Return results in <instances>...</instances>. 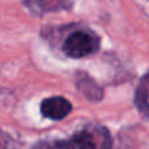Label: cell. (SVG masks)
Wrapping results in <instances>:
<instances>
[{"instance_id":"6da1fadb","label":"cell","mask_w":149,"mask_h":149,"mask_svg":"<svg viewBox=\"0 0 149 149\" xmlns=\"http://www.w3.org/2000/svg\"><path fill=\"white\" fill-rule=\"evenodd\" d=\"M96 48L95 40L84 32L70 34L63 42V52L70 58H82L91 54Z\"/></svg>"},{"instance_id":"7a4b0ae2","label":"cell","mask_w":149,"mask_h":149,"mask_svg":"<svg viewBox=\"0 0 149 149\" xmlns=\"http://www.w3.org/2000/svg\"><path fill=\"white\" fill-rule=\"evenodd\" d=\"M73 110V106L68 99L62 96H52L41 103V113L52 120H62Z\"/></svg>"},{"instance_id":"3957f363","label":"cell","mask_w":149,"mask_h":149,"mask_svg":"<svg viewBox=\"0 0 149 149\" xmlns=\"http://www.w3.org/2000/svg\"><path fill=\"white\" fill-rule=\"evenodd\" d=\"M62 149H96V145L90 133L81 132L63 144Z\"/></svg>"}]
</instances>
